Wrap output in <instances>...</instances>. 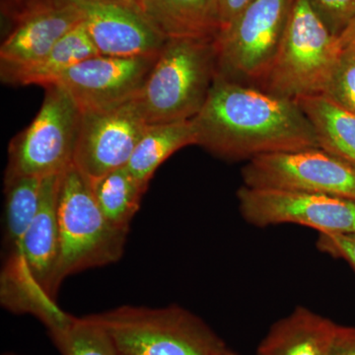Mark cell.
Listing matches in <instances>:
<instances>
[{
	"mask_svg": "<svg viewBox=\"0 0 355 355\" xmlns=\"http://www.w3.org/2000/svg\"><path fill=\"white\" fill-rule=\"evenodd\" d=\"M244 186L355 200V170L323 149L265 154L242 168Z\"/></svg>",
	"mask_w": 355,
	"mask_h": 355,
	"instance_id": "ba28073f",
	"label": "cell"
},
{
	"mask_svg": "<svg viewBox=\"0 0 355 355\" xmlns=\"http://www.w3.org/2000/svg\"><path fill=\"white\" fill-rule=\"evenodd\" d=\"M216 355H240L238 354L237 352H234V350L229 349V347H225L223 350H221L219 354H217Z\"/></svg>",
	"mask_w": 355,
	"mask_h": 355,
	"instance_id": "f1b7e54d",
	"label": "cell"
},
{
	"mask_svg": "<svg viewBox=\"0 0 355 355\" xmlns=\"http://www.w3.org/2000/svg\"><path fill=\"white\" fill-rule=\"evenodd\" d=\"M314 128L320 148L355 170V116L324 95L297 100Z\"/></svg>",
	"mask_w": 355,
	"mask_h": 355,
	"instance_id": "d6986e66",
	"label": "cell"
},
{
	"mask_svg": "<svg viewBox=\"0 0 355 355\" xmlns=\"http://www.w3.org/2000/svg\"><path fill=\"white\" fill-rule=\"evenodd\" d=\"M338 40L343 50L349 46H355V16L345 30L338 35Z\"/></svg>",
	"mask_w": 355,
	"mask_h": 355,
	"instance_id": "83f0119b",
	"label": "cell"
},
{
	"mask_svg": "<svg viewBox=\"0 0 355 355\" xmlns=\"http://www.w3.org/2000/svg\"><path fill=\"white\" fill-rule=\"evenodd\" d=\"M342 51L309 0H296L277 55L256 87L293 101L323 95Z\"/></svg>",
	"mask_w": 355,
	"mask_h": 355,
	"instance_id": "3957f363",
	"label": "cell"
},
{
	"mask_svg": "<svg viewBox=\"0 0 355 355\" xmlns=\"http://www.w3.org/2000/svg\"><path fill=\"white\" fill-rule=\"evenodd\" d=\"M237 200L244 220L256 227L291 223L319 233L355 232V200L244 184L237 191Z\"/></svg>",
	"mask_w": 355,
	"mask_h": 355,
	"instance_id": "9c48e42d",
	"label": "cell"
},
{
	"mask_svg": "<svg viewBox=\"0 0 355 355\" xmlns=\"http://www.w3.org/2000/svg\"><path fill=\"white\" fill-rule=\"evenodd\" d=\"M28 1H30V0H9V2H10L11 4H12V2L14 3V6H15L16 8H19L20 6H22L23 4L27 3Z\"/></svg>",
	"mask_w": 355,
	"mask_h": 355,
	"instance_id": "f546056e",
	"label": "cell"
},
{
	"mask_svg": "<svg viewBox=\"0 0 355 355\" xmlns=\"http://www.w3.org/2000/svg\"><path fill=\"white\" fill-rule=\"evenodd\" d=\"M16 24L0 48L1 72L42 60L65 34L80 24L76 9L53 0H30L15 11Z\"/></svg>",
	"mask_w": 355,
	"mask_h": 355,
	"instance_id": "4fadbf2b",
	"label": "cell"
},
{
	"mask_svg": "<svg viewBox=\"0 0 355 355\" xmlns=\"http://www.w3.org/2000/svg\"><path fill=\"white\" fill-rule=\"evenodd\" d=\"M191 121L197 146L224 160L248 162L265 154L319 147L297 102L220 74Z\"/></svg>",
	"mask_w": 355,
	"mask_h": 355,
	"instance_id": "6da1fadb",
	"label": "cell"
},
{
	"mask_svg": "<svg viewBox=\"0 0 355 355\" xmlns=\"http://www.w3.org/2000/svg\"><path fill=\"white\" fill-rule=\"evenodd\" d=\"M43 179L33 176L4 178V233L10 253L19 249L28 228L37 216Z\"/></svg>",
	"mask_w": 355,
	"mask_h": 355,
	"instance_id": "44dd1931",
	"label": "cell"
},
{
	"mask_svg": "<svg viewBox=\"0 0 355 355\" xmlns=\"http://www.w3.org/2000/svg\"><path fill=\"white\" fill-rule=\"evenodd\" d=\"M135 6L166 40L214 42L222 30L221 0H137Z\"/></svg>",
	"mask_w": 355,
	"mask_h": 355,
	"instance_id": "9a60e30c",
	"label": "cell"
},
{
	"mask_svg": "<svg viewBox=\"0 0 355 355\" xmlns=\"http://www.w3.org/2000/svg\"><path fill=\"white\" fill-rule=\"evenodd\" d=\"M43 104L27 128L11 140L4 178L60 175L73 165L81 112L60 84L46 86Z\"/></svg>",
	"mask_w": 355,
	"mask_h": 355,
	"instance_id": "8992f818",
	"label": "cell"
},
{
	"mask_svg": "<svg viewBox=\"0 0 355 355\" xmlns=\"http://www.w3.org/2000/svg\"><path fill=\"white\" fill-rule=\"evenodd\" d=\"M100 55L83 23L65 34L42 60L28 67L1 72L4 83L46 87L57 83L67 70Z\"/></svg>",
	"mask_w": 355,
	"mask_h": 355,
	"instance_id": "e0dca14e",
	"label": "cell"
},
{
	"mask_svg": "<svg viewBox=\"0 0 355 355\" xmlns=\"http://www.w3.org/2000/svg\"><path fill=\"white\" fill-rule=\"evenodd\" d=\"M60 260L55 289L67 277L120 260L128 231L112 225L96 202L86 178L72 165L64 172L58 200Z\"/></svg>",
	"mask_w": 355,
	"mask_h": 355,
	"instance_id": "5b68a950",
	"label": "cell"
},
{
	"mask_svg": "<svg viewBox=\"0 0 355 355\" xmlns=\"http://www.w3.org/2000/svg\"><path fill=\"white\" fill-rule=\"evenodd\" d=\"M193 144L197 146V132L191 120L148 125L127 168L139 183L148 187L163 162L183 147Z\"/></svg>",
	"mask_w": 355,
	"mask_h": 355,
	"instance_id": "ac0fdd59",
	"label": "cell"
},
{
	"mask_svg": "<svg viewBox=\"0 0 355 355\" xmlns=\"http://www.w3.org/2000/svg\"><path fill=\"white\" fill-rule=\"evenodd\" d=\"M62 174L44 178L37 216L25 233L19 249L10 253L28 277L53 298L58 292L55 284L60 260L58 200Z\"/></svg>",
	"mask_w": 355,
	"mask_h": 355,
	"instance_id": "5bb4252c",
	"label": "cell"
},
{
	"mask_svg": "<svg viewBox=\"0 0 355 355\" xmlns=\"http://www.w3.org/2000/svg\"><path fill=\"white\" fill-rule=\"evenodd\" d=\"M330 355H355L354 327L336 326Z\"/></svg>",
	"mask_w": 355,
	"mask_h": 355,
	"instance_id": "484cf974",
	"label": "cell"
},
{
	"mask_svg": "<svg viewBox=\"0 0 355 355\" xmlns=\"http://www.w3.org/2000/svg\"><path fill=\"white\" fill-rule=\"evenodd\" d=\"M76 9L100 55L139 57L160 53L167 40L137 6L112 0H53Z\"/></svg>",
	"mask_w": 355,
	"mask_h": 355,
	"instance_id": "7c38bea8",
	"label": "cell"
},
{
	"mask_svg": "<svg viewBox=\"0 0 355 355\" xmlns=\"http://www.w3.org/2000/svg\"><path fill=\"white\" fill-rule=\"evenodd\" d=\"M319 17L338 37L355 16V0H309Z\"/></svg>",
	"mask_w": 355,
	"mask_h": 355,
	"instance_id": "cb8c5ba5",
	"label": "cell"
},
{
	"mask_svg": "<svg viewBox=\"0 0 355 355\" xmlns=\"http://www.w3.org/2000/svg\"><path fill=\"white\" fill-rule=\"evenodd\" d=\"M88 183L103 216L114 227L128 232L148 187L139 183L127 166Z\"/></svg>",
	"mask_w": 355,
	"mask_h": 355,
	"instance_id": "ffe728a7",
	"label": "cell"
},
{
	"mask_svg": "<svg viewBox=\"0 0 355 355\" xmlns=\"http://www.w3.org/2000/svg\"><path fill=\"white\" fill-rule=\"evenodd\" d=\"M158 55H95L67 70L55 83L69 93L81 113L113 108L135 99Z\"/></svg>",
	"mask_w": 355,
	"mask_h": 355,
	"instance_id": "8fae6325",
	"label": "cell"
},
{
	"mask_svg": "<svg viewBox=\"0 0 355 355\" xmlns=\"http://www.w3.org/2000/svg\"><path fill=\"white\" fill-rule=\"evenodd\" d=\"M3 355H16V354H4Z\"/></svg>",
	"mask_w": 355,
	"mask_h": 355,
	"instance_id": "1f68e13d",
	"label": "cell"
},
{
	"mask_svg": "<svg viewBox=\"0 0 355 355\" xmlns=\"http://www.w3.org/2000/svg\"><path fill=\"white\" fill-rule=\"evenodd\" d=\"M317 248L336 259H342L355 270V232L319 233Z\"/></svg>",
	"mask_w": 355,
	"mask_h": 355,
	"instance_id": "d4e9b609",
	"label": "cell"
},
{
	"mask_svg": "<svg viewBox=\"0 0 355 355\" xmlns=\"http://www.w3.org/2000/svg\"><path fill=\"white\" fill-rule=\"evenodd\" d=\"M112 1L121 2V3L132 4V6H135V0H112Z\"/></svg>",
	"mask_w": 355,
	"mask_h": 355,
	"instance_id": "4dcf8cb0",
	"label": "cell"
},
{
	"mask_svg": "<svg viewBox=\"0 0 355 355\" xmlns=\"http://www.w3.org/2000/svg\"><path fill=\"white\" fill-rule=\"evenodd\" d=\"M49 333L62 355H123L108 331L91 316L69 315Z\"/></svg>",
	"mask_w": 355,
	"mask_h": 355,
	"instance_id": "7402d4cb",
	"label": "cell"
},
{
	"mask_svg": "<svg viewBox=\"0 0 355 355\" xmlns=\"http://www.w3.org/2000/svg\"><path fill=\"white\" fill-rule=\"evenodd\" d=\"M254 0H221L222 29L240 13Z\"/></svg>",
	"mask_w": 355,
	"mask_h": 355,
	"instance_id": "4316f807",
	"label": "cell"
},
{
	"mask_svg": "<svg viewBox=\"0 0 355 355\" xmlns=\"http://www.w3.org/2000/svg\"><path fill=\"white\" fill-rule=\"evenodd\" d=\"M323 95L355 116V46L343 49Z\"/></svg>",
	"mask_w": 355,
	"mask_h": 355,
	"instance_id": "603a6c76",
	"label": "cell"
},
{
	"mask_svg": "<svg viewBox=\"0 0 355 355\" xmlns=\"http://www.w3.org/2000/svg\"><path fill=\"white\" fill-rule=\"evenodd\" d=\"M147 125L133 100L81 113L74 167L88 182L125 167Z\"/></svg>",
	"mask_w": 355,
	"mask_h": 355,
	"instance_id": "30bf717a",
	"label": "cell"
},
{
	"mask_svg": "<svg viewBox=\"0 0 355 355\" xmlns=\"http://www.w3.org/2000/svg\"><path fill=\"white\" fill-rule=\"evenodd\" d=\"M217 76L216 41L167 40L133 102L147 125L193 120Z\"/></svg>",
	"mask_w": 355,
	"mask_h": 355,
	"instance_id": "7a4b0ae2",
	"label": "cell"
},
{
	"mask_svg": "<svg viewBox=\"0 0 355 355\" xmlns=\"http://www.w3.org/2000/svg\"><path fill=\"white\" fill-rule=\"evenodd\" d=\"M296 0H254L216 40L218 74L256 86L270 69Z\"/></svg>",
	"mask_w": 355,
	"mask_h": 355,
	"instance_id": "52a82bcc",
	"label": "cell"
},
{
	"mask_svg": "<svg viewBox=\"0 0 355 355\" xmlns=\"http://www.w3.org/2000/svg\"><path fill=\"white\" fill-rule=\"evenodd\" d=\"M335 322L297 306L272 324L257 347V355H330Z\"/></svg>",
	"mask_w": 355,
	"mask_h": 355,
	"instance_id": "2e32d148",
	"label": "cell"
},
{
	"mask_svg": "<svg viewBox=\"0 0 355 355\" xmlns=\"http://www.w3.org/2000/svg\"><path fill=\"white\" fill-rule=\"evenodd\" d=\"M91 317L123 355H216L227 347L202 319L178 305L121 306Z\"/></svg>",
	"mask_w": 355,
	"mask_h": 355,
	"instance_id": "277c9868",
	"label": "cell"
}]
</instances>
